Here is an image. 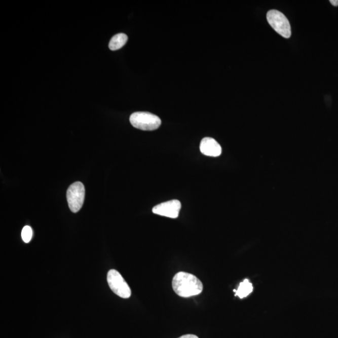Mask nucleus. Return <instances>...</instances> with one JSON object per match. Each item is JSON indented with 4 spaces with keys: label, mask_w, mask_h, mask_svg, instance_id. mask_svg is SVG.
I'll list each match as a JSON object with an SVG mask.
<instances>
[{
    "label": "nucleus",
    "mask_w": 338,
    "mask_h": 338,
    "mask_svg": "<svg viewBox=\"0 0 338 338\" xmlns=\"http://www.w3.org/2000/svg\"><path fill=\"white\" fill-rule=\"evenodd\" d=\"M172 288L182 297H190L201 294L203 284L196 276L190 273L179 272L173 278Z\"/></svg>",
    "instance_id": "obj_1"
},
{
    "label": "nucleus",
    "mask_w": 338,
    "mask_h": 338,
    "mask_svg": "<svg viewBox=\"0 0 338 338\" xmlns=\"http://www.w3.org/2000/svg\"><path fill=\"white\" fill-rule=\"evenodd\" d=\"M200 150L205 156L218 157L222 153V148L219 143L211 137L204 138L200 145Z\"/></svg>",
    "instance_id": "obj_7"
},
{
    "label": "nucleus",
    "mask_w": 338,
    "mask_h": 338,
    "mask_svg": "<svg viewBox=\"0 0 338 338\" xmlns=\"http://www.w3.org/2000/svg\"><path fill=\"white\" fill-rule=\"evenodd\" d=\"M130 124L136 129L142 130H154L161 126L162 122L158 116L150 112L137 111L130 117Z\"/></svg>",
    "instance_id": "obj_2"
},
{
    "label": "nucleus",
    "mask_w": 338,
    "mask_h": 338,
    "mask_svg": "<svg viewBox=\"0 0 338 338\" xmlns=\"http://www.w3.org/2000/svg\"><path fill=\"white\" fill-rule=\"evenodd\" d=\"M269 24L277 33L284 38L289 39L291 36V25L286 16L276 10L269 11L266 15Z\"/></svg>",
    "instance_id": "obj_3"
},
{
    "label": "nucleus",
    "mask_w": 338,
    "mask_h": 338,
    "mask_svg": "<svg viewBox=\"0 0 338 338\" xmlns=\"http://www.w3.org/2000/svg\"><path fill=\"white\" fill-rule=\"evenodd\" d=\"M33 236V231L30 226H26L23 228L21 231V238L25 243H30Z\"/></svg>",
    "instance_id": "obj_10"
},
{
    "label": "nucleus",
    "mask_w": 338,
    "mask_h": 338,
    "mask_svg": "<svg viewBox=\"0 0 338 338\" xmlns=\"http://www.w3.org/2000/svg\"><path fill=\"white\" fill-rule=\"evenodd\" d=\"M180 209V202L178 200H172L163 202L154 207L153 212L154 214L162 216L175 219L179 217Z\"/></svg>",
    "instance_id": "obj_6"
},
{
    "label": "nucleus",
    "mask_w": 338,
    "mask_h": 338,
    "mask_svg": "<svg viewBox=\"0 0 338 338\" xmlns=\"http://www.w3.org/2000/svg\"><path fill=\"white\" fill-rule=\"evenodd\" d=\"M330 3H331V4L332 5H333V6L334 7L338 6V0H331V1H330Z\"/></svg>",
    "instance_id": "obj_12"
},
{
    "label": "nucleus",
    "mask_w": 338,
    "mask_h": 338,
    "mask_svg": "<svg viewBox=\"0 0 338 338\" xmlns=\"http://www.w3.org/2000/svg\"><path fill=\"white\" fill-rule=\"evenodd\" d=\"M107 282L111 291L117 296L124 299H127L131 296V289L118 271L115 270L109 271Z\"/></svg>",
    "instance_id": "obj_4"
},
{
    "label": "nucleus",
    "mask_w": 338,
    "mask_h": 338,
    "mask_svg": "<svg viewBox=\"0 0 338 338\" xmlns=\"http://www.w3.org/2000/svg\"><path fill=\"white\" fill-rule=\"evenodd\" d=\"M252 291H253V286L248 279H245L239 284L238 289L234 290V291L236 292V296L240 297L241 299L248 296Z\"/></svg>",
    "instance_id": "obj_9"
},
{
    "label": "nucleus",
    "mask_w": 338,
    "mask_h": 338,
    "mask_svg": "<svg viewBox=\"0 0 338 338\" xmlns=\"http://www.w3.org/2000/svg\"><path fill=\"white\" fill-rule=\"evenodd\" d=\"M179 338H199V337L196 336V335L194 334H185L183 335V336H182Z\"/></svg>",
    "instance_id": "obj_11"
},
{
    "label": "nucleus",
    "mask_w": 338,
    "mask_h": 338,
    "mask_svg": "<svg viewBox=\"0 0 338 338\" xmlns=\"http://www.w3.org/2000/svg\"><path fill=\"white\" fill-rule=\"evenodd\" d=\"M128 41V36L127 34L124 33H119L114 36L110 40L109 43V49L113 51L115 50L121 49L126 45Z\"/></svg>",
    "instance_id": "obj_8"
},
{
    "label": "nucleus",
    "mask_w": 338,
    "mask_h": 338,
    "mask_svg": "<svg viewBox=\"0 0 338 338\" xmlns=\"http://www.w3.org/2000/svg\"><path fill=\"white\" fill-rule=\"evenodd\" d=\"M85 190L81 182H76L70 185L66 192V199L71 211L78 212L83 206Z\"/></svg>",
    "instance_id": "obj_5"
}]
</instances>
